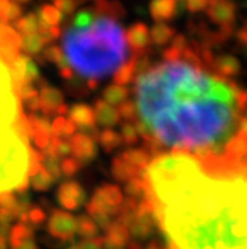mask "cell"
Returning <instances> with one entry per match:
<instances>
[{
  "instance_id": "obj_29",
  "label": "cell",
  "mask_w": 247,
  "mask_h": 249,
  "mask_svg": "<svg viewBox=\"0 0 247 249\" xmlns=\"http://www.w3.org/2000/svg\"><path fill=\"white\" fill-rule=\"evenodd\" d=\"M238 39L247 47V30H241V32L238 33Z\"/></svg>"
},
{
  "instance_id": "obj_19",
  "label": "cell",
  "mask_w": 247,
  "mask_h": 249,
  "mask_svg": "<svg viewBox=\"0 0 247 249\" xmlns=\"http://www.w3.org/2000/svg\"><path fill=\"white\" fill-rule=\"evenodd\" d=\"M22 76H24L26 84H32L36 79H39V71L37 66L32 61L29 55L24 54V63H22Z\"/></svg>"
},
{
  "instance_id": "obj_13",
  "label": "cell",
  "mask_w": 247,
  "mask_h": 249,
  "mask_svg": "<svg viewBox=\"0 0 247 249\" xmlns=\"http://www.w3.org/2000/svg\"><path fill=\"white\" fill-rule=\"evenodd\" d=\"M128 96H130V91L127 89V87L116 85V84L106 87L103 91V100L112 106L122 105L124 102L128 100Z\"/></svg>"
},
{
  "instance_id": "obj_12",
  "label": "cell",
  "mask_w": 247,
  "mask_h": 249,
  "mask_svg": "<svg viewBox=\"0 0 247 249\" xmlns=\"http://www.w3.org/2000/svg\"><path fill=\"white\" fill-rule=\"evenodd\" d=\"M140 54H134V57L131 60H128L122 67L115 72L114 75V81L116 85H122L125 87L127 84H130L134 79V75L137 73V58Z\"/></svg>"
},
{
  "instance_id": "obj_2",
  "label": "cell",
  "mask_w": 247,
  "mask_h": 249,
  "mask_svg": "<svg viewBox=\"0 0 247 249\" xmlns=\"http://www.w3.org/2000/svg\"><path fill=\"white\" fill-rule=\"evenodd\" d=\"M143 187L167 249H247V154L163 152Z\"/></svg>"
},
{
  "instance_id": "obj_26",
  "label": "cell",
  "mask_w": 247,
  "mask_h": 249,
  "mask_svg": "<svg viewBox=\"0 0 247 249\" xmlns=\"http://www.w3.org/2000/svg\"><path fill=\"white\" fill-rule=\"evenodd\" d=\"M122 134H124V138H125L127 142H134V141H137V138H139L137 128L134 127V125H131V124H124Z\"/></svg>"
},
{
  "instance_id": "obj_11",
  "label": "cell",
  "mask_w": 247,
  "mask_h": 249,
  "mask_svg": "<svg viewBox=\"0 0 247 249\" xmlns=\"http://www.w3.org/2000/svg\"><path fill=\"white\" fill-rule=\"evenodd\" d=\"M212 69H214L219 75L225 76V78H232L240 73V61L232 57V55H220L213 61Z\"/></svg>"
},
{
  "instance_id": "obj_30",
  "label": "cell",
  "mask_w": 247,
  "mask_h": 249,
  "mask_svg": "<svg viewBox=\"0 0 247 249\" xmlns=\"http://www.w3.org/2000/svg\"><path fill=\"white\" fill-rule=\"evenodd\" d=\"M12 2H14V3H18V5H19V3H27L29 0H12Z\"/></svg>"
},
{
  "instance_id": "obj_4",
  "label": "cell",
  "mask_w": 247,
  "mask_h": 249,
  "mask_svg": "<svg viewBox=\"0 0 247 249\" xmlns=\"http://www.w3.org/2000/svg\"><path fill=\"white\" fill-rule=\"evenodd\" d=\"M124 14L118 2L96 0L94 8L79 11L63 32L61 51L72 72L97 84L128 61L127 32L118 21Z\"/></svg>"
},
{
  "instance_id": "obj_28",
  "label": "cell",
  "mask_w": 247,
  "mask_h": 249,
  "mask_svg": "<svg viewBox=\"0 0 247 249\" xmlns=\"http://www.w3.org/2000/svg\"><path fill=\"white\" fill-rule=\"evenodd\" d=\"M11 6V0H0V22L8 24V12Z\"/></svg>"
},
{
  "instance_id": "obj_9",
  "label": "cell",
  "mask_w": 247,
  "mask_h": 249,
  "mask_svg": "<svg viewBox=\"0 0 247 249\" xmlns=\"http://www.w3.org/2000/svg\"><path fill=\"white\" fill-rule=\"evenodd\" d=\"M176 9H177L176 0H152L149 5L150 17L158 22H165L174 18Z\"/></svg>"
},
{
  "instance_id": "obj_18",
  "label": "cell",
  "mask_w": 247,
  "mask_h": 249,
  "mask_svg": "<svg viewBox=\"0 0 247 249\" xmlns=\"http://www.w3.org/2000/svg\"><path fill=\"white\" fill-rule=\"evenodd\" d=\"M42 21H45L49 26H58L61 19H63V14L54 6V5H45L40 8L39 15H37Z\"/></svg>"
},
{
  "instance_id": "obj_8",
  "label": "cell",
  "mask_w": 247,
  "mask_h": 249,
  "mask_svg": "<svg viewBox=\"0 0 247 249\" xmlns=\"http://www.w3.org/2000/svg\"><path fill=\"white\" fill-rule=\"evenodd\" d=\"M69 115H70V121L79 128L94 130L96 117H94V109L91 106H88L85 103H78L69 110Z\"/></svg>"
},
{
  "instance_id": "obj_15",
  "label": "cell",
  "mask_w": 247,
  "mask_h": 249,
  "mask_svg": "<svg viewBox=\"0 0 247 249\" xmlns=\"http://www.w3.org/2000/svg\"><path fill=\"white\" fill-rule=\"evenodd\" d=\"M37 24H39L37 14H29L15 22V32H18L19 36L33 35V33H37Z\"/></svg>"
},
{
  "instance_id": "obj_23",
  "label": "cell",
  "mask_w": 247,
  "mask_h": 249,
  "mask_svg": "<svg viewBox=\"0 0 247 249\" xmlns=\"http://www.w3.org/2000/svg\"><path fill=\"white\" fill-rule=\"evenodd\" d=\"M54 6L63 15H70L76 8V2L75 0H54Z\"/></svg>"
},
{
  "instance_id": "obj_20",
  "label": "cell",
  "mask_w": 247,
  "mask_h": 249,
  "mask_svg": "<svg viewBox=\"0 0 247 249\" xmlns=\"http://www.w3.org/2000/svg\"><path fill=\"white\" fill-rule=\"evenodd\" d=\"M51 130L54 131L55 136H67V134H72L73 130H75V124L67 120L64 117H58L55 118V121L52 123V127Z\"/></svg>"
},
{
  "instance_id": "obj_7",
  "label": "cell",
  "mask_w": 247,
  "mask_h": 249,
  "mask_svg": "<svg viewBox=\"0 0 247 249\" xmlns=\"http://www.w3.org/2000/svg\"><path fill=\"white\" fill-rule=\"evenodd\" d=\"M127 40L134 54H142L148 45H150V32L143 22H137L127 30Z\"/></svg>"
},
{
  "instance_id": "obj_24",
  "label": "cell",
  "mask_w": 247,
  "mask_h": 249,
  "mask_svg": "<svg viewBox=\"0 0 247 249\" xmlns=\"http://www.w3.org/2000/svg\"><path fill=\"white\" fill-rule=\"evenodd\" d=\"M183 3L191 12H199L203 9H207L210 0H183Z\"/></svg>"
},
{
  "instance_id": "obj_17",
  "label": "cell",
  "mask_w": 247,
  "mask_h": 249,
  "mask_svg": "<svg viewBox=\"0 0 247 249\" xmlns=\"http://www.w3.org/2000/svg\"><path fill=\"white\" fill-rule=\"evenodd\" d=\"M173 36L174 30L164 24V22H158L150 30V40L156 45H165L170 39H173Z\"/></svg>"
},
{
  "instance_id": "obj_27",
  "label": "cell",
  "mask_w": 247,
  "mask_h": 249,
  "mask_svg": "<svg viewBox=\"0 0 247 249\" xmlns=\"http://www.w3.org/2000/svg\"><path fill=\"white\" fill-rule=\"evenodd\" d=\"M21 14H22L21 6H19L18 3L11 2L9 12H8V22H11V21H18V19H19V17H21Z\"/></svg>"
},
{
  "instance_id": "obj_21",
  "label": "cell",
  "mask_w": 247,
  "mask_h": 249,
  "mask_svg": "<svg viewBox=\"0 0 247 249\" xmlns=\"http://www.w3.org/2000/svg\"><path fill=\"white\" fill-rule=\"evenodd\" d=\"M118 112H119V117H122V118H125V120H130V121H136V118H137L136 105H134V102H131V100L124 102V103L119 106Z\"/></svg>"
},
{
  "instance_id": "obj_14",
  "label": "cell",
  "mask_w": 247,
  "mask_h": 249,
  "mask_svg": "<svg viewBox=\"0 0 247 249\" xmlns=\"http://www.w3.org/2000/svg\"><path fill=\"white\" fill-rule=\"evenodd\" d=\"M72 148L75 151L76 155H79L81 158H91L94 155V143L91 142V139L86 138L83 134H78L72 141Z\"/></svg>"
},
{
  "instance_id": "obj_25",
  "label": "cell",
  "mask_w": 247,
  "mask_h": 249,
  "mask_svg": "<svg viewBox=\"0 0 247 249\" xmlns=\"http://www.w3.org/2000/svg\"><path fill=\"white\" fill-rule=\"evenodd\" d=\"M33 97H37V91L36 88L32 85V84H22L21 85V99H22V103H26L29 100H32Z\"/></svg>"
},
{
  "instance_id": "obj_6",
  "label": "cell",
  "mask_w": 247,
  "mask_h": 249,
  "mask_svg": "<svg viewBox=\"0 0 247 249\" xmlns=\"http://www.w3.org/2000/svg\"><path fill=\"white\" fill-rule=\"evenodd\" d=\"M40 82V96H39V100H40V109L43 110L45 115H52V114H57L58 109L63 106V94L55 89L54 87L48 85L43 79L39 81Z\"/></svg>"
},
{
  "instance_id": "obj_22",
  "label": "cell",
  "mask_w": 247,
  "mask_h": 249,
  "mask_svg": "<svg viewBox=\"0 0 247 249\" xmlns=\"http://www.w3.org/2000/svg\"><path fill=\"white\" fill-rule=\"evenodd\" d=\"M101 143L106 146V148H114V146H118L119 145V136L115 133V131H112V130H106L103 131L101 134Z\"/></svg>"
},
{
  "instance_id": "obj_10",
  "label": "cell",
  "mask_w": 247,
  "mask_h": 249,
  "mask_svg": "<svg viewBox=\"0 0 247 249\" xmlns=\"http://www.w3.org/2000/svg\"><path fill=\"white\" fill-rule=\"evenodd\" d=\"M94 117L99 124L112 127L119 121V112L115 106L106 103L104 100H97L94 106Z\"/></svg>"
},
{
  "instance_id": "obj_3",
  "label": "cell",
  "mask_w": 247,
  "mask_h": 249,
  "mask_svg": "<svg viewBox=\"0 0 247 249\" xmlns=\"http://www.w3.org/2000/svg\"><path fill=\"white\" fill-rule=\"evenodd\" d=\"M19 51V35L0 22V203L24 190L40 170L21 99L24 54Z\"/></svg>"
},
{
  "instance_id": "obj_1",
  "label": "cell",
  "mask_w": 247,
  "mask_h": 249,
  "mask_svg": "<svg viewBox=\"0 0 247 249\" xmlns=\"http://www.w3.org/2000/svg\"><path fill=\"white\" fill-rule=\"evenodd\" d=\"M137 128L152 146L201 157L247 154V91L206 66L189 45L137 71Z\"/></svg>"
},
{
  "instance_id": "obj_5",
  "label": "cell",
  "mask_w": 247,
  "mask_h": 249,
  "mask_svg": "<svg viewBox=\"0 0 247 249\" xmlns=\"http://www.w3.org/2000/svg\"><path fill=\"white\" fill-rule=\"evenodd\" d=\"M209 18L220 27H232L235 21V6L230 0H210L207 6Z\"/></svg>"
},
{
  "instance_id": "obj_16",
  "label": "cell",
  "mask_w": 247,
  "mask_h": 249,
  "mask_svg": "<svg viewBox=\"0 0 247 249\" xmlns=\"http://www.w3.org/2000/svg\"><path fill=\"white\" fill-rule=\"evenodd\" d=\"M21 37V50L26 54H39L45 45V40L39 33L27 35V36H19Z\"/></svg>"
}]
</instances>
